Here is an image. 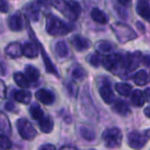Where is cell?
Segmentation results:
<instances>
[{
    "mask_svg": "<svg viewBox=\"0 0 150 150\" xmlns=\"http://www.w3.org/2000/svg\"><path fill=\"white\" fill-rule=\"evenodd\" d=\"M46 32L52 36L67 35L72 30V26L65 23L61 19L54 15H48L46 17Z\"/></svg>",
    "mask_w": 150,
    "mask_h": 150,
    "instance_id": "6da1fadb",
    "label": "cell"
},
{
    "mask_svg": "<svg viewBox=\"0 0 150 150\" xmlns=\"http://www.w3.org/2000/svg\"><path fill=\"white\" fill-rule=\"evenodd\" d=\"M102 139L106 147L118 148L122 143V133L118 127H111L103 132Z\"/></svg>",
    "mask_w": 150,
    "mask_h": 150,
    "instance_id": "7a4b0ae2",
    "label": "cell"
},
{
    "mask_svg": "<svg viewBox=\"0 0 150 150\" xmlns=\"http://www.w3.org/2000/svg\"><path fill=\"white\" fill-rule=\"evenodd\" d=\"M112 29L115 33V36H116L117 39L121 43H125V42H127L132 39H135L137 37V34L134 32V30L127 25H125V24L115 23L112 26Z\"/></svg>",
    "mask_w": 150,
    "mask_h": 150,
    "instance_id": "3957f363",
    "label": "cell"
},
{
    "mask_svg": "<svg viewBox=\"0 0 150 150\" xmlns=\"http://www.w3.org/2000/svg\"><path fill=\"white\" fill-rule=\"evenodd\" d=\"M17 129L19 132L20 136L24 140H33L37 135L35 127H33L31 122L26 118H20L17 120Z\"/></svg>",
    "mask_w": 150,
    "mask_h": 150,
    "instance_id": "277c9868",
    "label": "cell"
},
{
    "mask_svg": "<svg viewBox=\"0 0 150 150\" xmlns=\"http://www.w3.org/2000/svg\"><path fill=\"white\" fill-rule=\"evenodd\" d=\"M80 105H81L82 112L84 113V115H86V116L90 117V118L98 117L96 108L94 107L93 100L91 99L90 93H88V88H86V90L83 91V93H82L81 98H80Z\"/></svg>",
    "mask_w": 150,
    "mask_h": 150,
    "instance_id": "5b68a950",
    "label": "cell"
},
{
    "mask_svg": "<svg viewBox=\"0 0 150 150\" xmlns=\"http://www.w3.org/2000/svg\"><path fill=\"white\" fill-rule=\"evenodd\" d=\"M142 61V52L137 50L133 54H127L125 57H121L120 65L129 71H133L139 66Z\"/></svg>",
    "mask_w": 150,
    "mask_h": 150,
    "instance_id": "8992f818",
    "label": "cell"
},
{
    "mask_svg": "<svg viewBox=\"0 0 150 150\" xmlns=\"http://www.w3.org/2000/svg\"><path fill=\"white\" fill-rule=\"evenodd\" d=\"M148 138L144 133L138 131H133L127 135V144L131 148L135 150H140L146 145Z\"/></svg>",
    "mask_w": 150,
    "mask_h": 150,
    "instance_id": "52a82bcc",
    "label": "cell"
},
{
    "mask_svg": "<svg viewBox=\"0 0 150 150\" xmlns=\"http://www.w3.org/2000/svg\"><path fill=\"white\" fill-rule=\"evenodd\" d=\"M80 13H81V6L77 1H74V0L67 1V8L64 15L65 17H67L71 21H75L78 19Z\"/></svg>",
    "mask_w": 150,
    "mask_h": 150,
    "instance_id": "ba28073f",
    "label": "cell"
},
{
    "mask_svg": "<svg viewBox=\"0 0 150 150\" xmlns=\"http://www.w3.org/2000/svg\"><path fill=\"white\" fill-rule=\"evenodd\" d=\"M121 54H107L102 59V64L105 69L109 71H114L121 63Z\"/></svg>",
    "mask_w": 150,
    "mask_h": 150,
    "instance_id": "9c48e42d",
    "label": "cell"
},
{
    "mask_svg": "<svg viewBox=\"0 0 150 150\" xmlns=\"http://www.w3.org/2000/svg\"><path fill=\"white\" fill-rule=\"evenodd\" d=\"M99 94H100L102 100L106 104H111L115 101L114 93H113L111 86L109 82H103L101 86L99 88Z\"/></svg>",
    "mask_w": 150,
    "mask_h": 150,
    "instance_id": "30bf717a",
    "label": "cell"
},
{
    "mask_svg": "<svg viewBox=\"0 0 150 150\" xmlns=\"http://www.w3.org/2000/svg\"><path fill=\"white\" fill-rule=\"evenodd\" d=\"M136 11L142 19L150 22V4L147 0H138Z\"/></svg>",
    "mask_w": 150,
    "mask_h": 150,
    "instance_id": "8fae6325",
    "label": "cell"
},
{
    "mask_svg": "<svg viewBox=\"0 0 150 150\" xmlns=\"http://www.w3.org/2000/svg\"><path fill=\"white\" fill-rule=\"evenodd\" d=\"M35 96L36 99L44 105H52L54 102V95L50 91H47L45 88L38 90L36 92Z\"/></svg>",
    "mask_w": 150,
    "mask_h": 150,
    "instance_id": "7c38bea8",
    "label": "cell"
},
{
    "mask_svg": "<svg viewBox=\"0 0 150 150\" xmlns=\"http://www.w3.org/2000/svg\"><path fill=\"white\" fill-rule=\"evenodd\" d=\"M72 45L74 46V48L77 52H83V50H86L88 48H90L91 41L88 38L83 37V36L75 35L72 39Z\"/></svg>",
    "mask_w": 150,
    "mask_h": 150,
    "instance_id": "4fadbf2b",
    "label": "cell"
},
{
    "mask_svg": "<svg viewBox=\"0 0 150 150\" xmlns=\"http://www.w3.org/2000/svg\"><path fill=\"white\" fill-rule=\"evenodd\" d=\"M5 54L11 59L19 58L23 54V46L19 42H11L5 48Z\"/></svg>",
    "mask_w": 150,
    "mask_h": 150,
    "instance_id": "5bb4252c",
    "label": "cell"
},
{
    "mask_svg": "<svg viewBox=\"0 0 150 150\" xmlns=\"http://www.w3.org/2000/svg\"><path fill=\"white\" fill-rule=\"evenodd\" d=\"M24 11H25L26 16H27L32 22H37L38 20H39L40 9L34 2L27 3V4L25 5Z\"/></svg>",
    "mask_w": 150,
    "mask_h": 150,
    "instance_id": "9a60e30c",
    "label": "cell"
},
{
    "mask_svg": "<svg viewBox=\"0 0 150 150\" xmlns=\"http://www.w3.org/2000/svg\"><path fill=\"white\" fill-rule=\"evenodd\" d=\"M8 28L11 31H21L24 28L23 18L21 13H13L11 18L8 19Z\"/></svg>",
    "mask_w": 150,
    "mask_h": 150,
    "instance_id": "2e32d148",
    "label": "cell"
},
{
    "mask_svg": "<svg viewBox=\"0 0 150 150\" xmlns=\"http://www.w3.org/2000/svg\"><path fill=\"white\" fill-rule=\"evenodd\" d=\"M91 18L94 22L99 24H102V25H105V24L108 23L109 18L106 16V13H104L103 11L99 8H93L92 11H91Z\"/></svg>",
    "mask_w": 150,
    "mask_h": 150,
    "instance_id": "e0dca14e",
    "label": "cell"
},
{
    "mask_svg": "<svg viewBox=\"0 0 150 150\" xmlns=\"http://www.w3.org/2000/svg\"><path fill=\"white\" fill-rule=\"evenodd\" d=\"M38 125H39L41 132L45 134H48L54 129V120L48 115H44L41 119L38 120Z\"/></svg>",
    "mask_w": 150,
    "mask_h": 150,
    "instance_id": "ac0fdd59",
    "label": "cell"
},
{
    "mask_svg": "<svg viewBox=\"0 0 150 150\" xmlns=\"http://www.w3.org/2000/svg\"><path fill=\"white\" fill-rule=\"evenodd\" d=\"M39 50L33 42H26L23 45V54L29 59H35L38 56Z\"/></svg>",
    "mask_w": 150,
    "mask_h": 150,
    "instance_id": "d6986e66",
    "label": "cell"
},
{
    "mask_svg": "<svg viewBox=\"0 0 150 150\" xmlns=\"http://www.w3.org/2000/svg\"><path fill=\"white\" fill-rule=\"evenodd\" d=\"M145 96H144V92L141 90H135L131 94V102L134 106L136 107H141L145 104Z\"/></svg>",
    "mask_w": 150,
    "mask_h": 150,
    "instance_id": "ffe728a7",
    "label": "cell"
},
{
    "mask_svg": "<svg viewBox=\"0 0 150 150\" xmlns=\"http://www.w3.org/2000/svg\"><path fill=\"white\" fill-rule=\"evenodd\" d=\"M0 132L5 136L11 135V125L5 113L0 112Z\"/></svg>",
    "mask_w": 150,
    "mask_h": 150,
    "instance_id": "44dd1931",
    "label": "cell"
},
{
    "mask_svg": "<svg viewBox=\"0 0 150 150\" xmlns=\"http://www.w3.org/2000/svg\"><path fill=\"white\" fill-rule=\"evenodd\" d=\"M25 73H26L25 74L26 78H27L29 82H35L39 79V76H40L39 70L37 68H35L34 66H32V65L26 66Z\"/></svg>",
    "mask_w": 150,
    "mask_h": 150,
    "instance_id": "7402d4cb",
    "label": "cell"
},
{
    "mask_svg": "<svg viewBox=\"0 0 150 150\" xmlns=\"http://www.w3.org/2000/svg\"><path fill=\"white\" fill-rule=\"evenodd\" d=\"M113 110L116 113H118L119 115H122V116H127V115L131 113V109H129V105H127L125 101H121V100H118V101H116V102H114Z\"/></svg>",
    "mask_w": 150,
    "mask_h": 150,
    "instance_id": "603a6c76",
    "label": "cell"
},
{
    "mask_svg": "<svg viewBox=\"0 0 150 150\" xmlns=\"http://www.w3.org/2000/svg\"><path fill=\"white\" fill-rule=\"evenodd\" d=\"M13 98H15L16 101L22 103V104H29L30 101H31L32 95L28 90H22L16 92L15 95H13Z\"/></svg>",
    "mask_w": 150,
    "mask_h": 150,
    "instance_id": "cb8c5ba5",
    "label": "cell"
},
{
    "mask_svg": "<svg viewBox=\"0 0 150 150\" xmlns=\"http://www.w3.org/2000/svg\"><path fill=\"white\" fill-rule=\"evenodd\" d=\"M115 90L118 93L120 96L122 97H129L132 94V86L129 83H125V82H117L115 84Z\"/></svg>",
    "mask_w": 150,
    "mask_h": 150,
    "instance_id": "d4e9b609",
    "label": "cell"
},
{
    "mask_svg": "<svg viewBox=\"0 0 150 150\" xmlns=\"http://www.w3.org/2000/svg\"><path fill=\"white\" fill-rule=\"evenodd\" d=\"M13 80H15V82L18 84V86H20V88H29V86H30V82L28 81V79L26 78L25 74H23V73H21V72H16L15 74H13Z\"/></svg>",
    "mask_w": 150,
    "mask_h": 150,
    "instance_id": "484cf974",
    "label": "cell"
},
{
    "mask_svg": "<svg viewBox=\"0 0 150 150\" xmlns=\"http://www.w3.org/2000/svg\"><path fill=\"white\" fill-rule=\"evenodd\" d=\"M133 79L137 86H145L148 81V75L145 70H140L134 75Z\"/></svg>",
    "mask_w": 150,
    "mask_h": 150,
    "instance_id": "4316f807",
    "label": "cell"
},
{
    "mask_svg": "<svg viewBox=\"0 0 150 150\" xmlns=\"http://www.w3.org/2000/svg\"><path fill=\"white\" fill-rule=\"evenodd\" d=\"M54 52H56V54H58L59 57H61V58H65V57L68 56L69 48H68V46H67L66 42L62 41V40L57 42L56 45H54Z\"/></svg>",
    "mask_w": 150,
    "mask_h": 150,
    "instance_id": "83f0119b",
    "label": "cell"
},
{
    "mask_svg": "<svg viewBox=\"0 0 150 150\" xmlns=\"http://www.w3.org/2000/svg\"><path fill=\"white\" fill-rule=\"evenodd\" d=\"M80 135L86 141H93L96 139V133L94 132V129H91L88 127H80Z\"/></svg>",
    "mask_w": 150,
    "mask_h": 150,
    "instance_id": "f1b7e54d",
    "label": "cell"
},
{
    "mask_svg": "<svg viewBox=\"0 0 150 150\" xmlns=\"http://www.w3.org/2000/svg\"><path fill=\"white\" fill-rule=\"evenodd\" d=\"M40 48H41L40 50H41V54H42V56H43V62H44V65H45L46 71H47L48 73H52V74H57V69L54 68V66L52 65L50 59H48L47 54H46V52H44L43 47L40 45Z\"/></svg>",
    "mask_w": 150,
    "mask_h": 150,
    "instance_id": "f546056e",
    "label": "cell"
},
{
    "mask_svg": "<svg viewBox=\"0 0 150 150\" xmlns=\"http://www.w3.org/2000/svg\"><path fill=\"white\" fill-rule=\"evenodd\" d=\"M30 111V114H31L32 118L33 119H36V120H39L41 119L42 117L44 116V112L43 110L41 109V107L37 104H33L29 109Z\"/></svg>",
    "mask_w": 150,
    "mask_h": 150,
    "instance_id": "4dcf8cb0",
    "label": "cell"
},
{
    "mask_svg": "<svg viewBox=\"0 0 150 150\" xmlns=\"http://www.w3.org/2000/svg\"><path fill=\"white\" fill-rule=\"evenodd\" d=\"M96 47L100 52L106 54V52H111V50H112L113 45L110 43V42L106 41V40H101V41L97 42Z\"/></svg>",
    "mask_w": 150,
    "mask_h": 150,
    "instance_id": "1f68e13d",
    "label": "cell"
},
{
    "mask_svg": "<svg viewBox=\"0 0 150 150\" xmlns=\"http://www.w3.org/2000/svg\"><path fill=\"white\" fill-rule=\"evenodd\" d=\"M88 62L91 66L95 67V68H98V67L100 66L102 60H101L100 54H97V52H94V54H91L90 56L88 57Z\"/></svg>",
    "mask_w": 150,
    "mask_h": 150,
    "instance_id": "d6a6232c",
    "label": "cell"
},
{
    "mask_svg": "<svg viewBox=\"0 0 150 150\" xmlns=\"http://www.w3.org/2000/svg\"><path fill=\"white\" fill-rule=\"evenodd\" d=\"M13 147V143L9 138L5 135H0V149L8 150Z\"/></svg>",
    "mask_w": 150,
    "mask_h": 150,
    "instance_id": "836d02e7",
    "label": "cell"
},
{
    "mask_svg": "<svg viewBox=\"0 0 150 150\" xmlns=\"http://www.w3.org/2000/svg\"><path fill=\"white\" fill-rule=\"evenodd\" d=\"M84 75H86V72H84L83 69L80 68V67L75 68L72 72V76H73V78H75V79H80V78L83 77Z\"/></svg>",
    "mask_w": 150,
    "mask_h": 150,
    "instance_id": "e575fe53",
    "label": "cell"
},
{
    "mask_svg": "<svg viewBox=\"0 0 150 150\" xmlns=\"http://www.w3.org/2000/svg\"><path fill=\"white\" fill-rule=\"evenodd\" d=\"M6 86H5L4 81L0 79V98L4 99L6 97Z\"/></svg>",
    "mask_w": 150,
    "mask_h": 150,
    "instance_id": "d590c367",
    "label": "cell"
},
{
    "mask_svg": "<svg viewBox=\"0 0 150 150\" xmlns=\"http://www.w3.org/2000/svg\"><path fill=\"white\" fill-rule=\"evenodd\" d=\"M8 11V3L6 0H0V13H6Z\"/></svg>",
    "mask_w": 150,
    "mask_h": 150,
    "instance_id": "8d00e7d4",
    "label": "cell"
},
{
    "mask_svg": "<svg viewBox=\"0 0 150 150\" xmlns=\"http://www.w3.org/2000/svg\"><path fill=\"white\" fill-rule=\"evenodd\" d=\"M39 150H57L56 147L52 144H44L39 148Z\"/></svg>",
    "mask_w": 150,
    "mask_h": 150,
    "instance_id": "74e56055",
    "label": "cell"
},
{
    "mask_svg": "<svg viewBox=\"0 0 150 150\" xmlns=\"http://www.w3.org/2000/svg\"><path fill=\"white\" fill-rule=\"evenodd\" d=\"M142 63L145 66H150V56H145L142 58Z\"/></svg>",
    "mask_w": 150,
    "mask_h": 150,
    "instance_id": "f35d334b",
    "label": "cell"
},
{
    "mask_svg": "<svg viewBox=\"0 0 150 150\" xmlns=\"http://www.w3.org/2000/svg\"><path fill=\"white\" fill-rule=\"evenodd\" d=\"M144 96H145V99L147 102L150 103V88H146L145 92H144Z\"/></svg>",
    "mask_w": 150,
    "mask_h": 150,
    "instance_id": "ab89813d",
    "label": "cell"
},
{
    "mask_svg": "<svg viewBox=\"0 0 150 150\" xmlns=\"http://www.w3.org/2000/svg\"><path fill=\"white\" fill-rule=\"evenodd\" d=\"M118 2L120 3L121 5H123V6H127V5L131 4L132 0H118Z\"/></svg>",
    "mask_w": 150,
    "mask_h": 150,
    "instance_id": "60d3db41",
    "label": "cell"
},
{
    "mask_svg": "<svg viewBox=\"0 0 150 150\" xmlns=\"http://www.w3.org/2000/svg\"><path fill=\"white\" fill-rule=\"evenodd\" d=\"M5 108H6V110L11 111L13 109V103H6V105H5Z\"/></svg>",
    "mask_w": 150,
    "mask_h": 150,
    "instance_id": "b9f144b4",
    "label": "cell"
},
{
    "mask_svg": "<svg viewBox=\"0 0 150 150\" xmlns=\"http://www.w3.org/2000/svg\"><path fill=\"white\" fill-rule=\"evenodd\" d=\"M144 114H145L146 116L149 117V118H150V106H148L147 108L144 109Z\"/></svg>",
    "mask_w": 150,
    "mask_h": 150,
    "instance_id": "7bdbcfd3",
    "label": "cell"
},
{
    "mask_svg": "<svg viewBox=\"0 0 150 150\" xmlns=\"http://www.w3.org/2000/svg\"><path fill=\"white\" fill-rule=\"evenodd\" d=\"M60 150H77L75 147H72V146H64L62 147Z\"/></svg>",
    "mask_w": 150,
    "mask_h": 150,
    "instance_id": "ee69618b",
    "label": "cell"
},
{
    "mask_svg": "<svg viewBox=\"0 0 150 150\" xmlns=\"http://www.w3.org/2000/svg\"><path fill=\"white\" fill-rule=\"evenodd\" d=\"M144 134H145L146 137H147V138H148V140H149V139H150V129H146V131L144 132Z\"/></svg>",
    "mask_w": 150,
    "mask_h": 150,
    "instance_id": "f6af8a7d",
    "label": "cell"
},
{
    "mask_svg": "<svg viewBox=\"0 0 150 150\" xmlns=\"http://www.w3.org/2000/svg\"><path fill=\"white\" fill-rule=\"evenodd\" d=\"M0 150H2V149H0Z\"/></svg>",
    "mask_w": 150,
    "mask_h": 150,
    "instance_id": "bcb514c9",
    "label": "cell"
}]
</instances>
